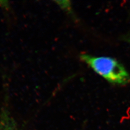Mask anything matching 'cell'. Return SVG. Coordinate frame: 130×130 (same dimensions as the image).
I'll return each instance as SVG.
<instances>
[{"mask_svg":"<svg viewBox=\"0 0 130 130\" xmlns=\"http://www.w3.org/2000/svg\"><path fill=\"white\" fill-rule=\"evenodd\" d=\"M80 58L95 72L112 84L124 85L130 82L127 70L115 59L107 56H95L83 54Z\"/></svg>","mask_w":130,"mask_h":130,"instance_id":"1","label":"cell"},{"mask_svg":"<svg viewBox=\"0 0 130 130\" xmlns=\"http://www.w3.org/2000/svg\"><path fill=\"white\" fill-rule=\"evenodd\" d=\"M0 130H17L13 121L5 113L0 116Z\"/></svg>","mask_w":130,"mask_h":130,"instance_id":"2","label":"cell"},{"mask_svg":"<svg viewBox=\"0 0 130 130\" xmlns=\"http://www.w3.org/2000/svg\"><path fill=\"white\" fill-rule=\"evenodd\" d=\"M128 42H129L130 43V38H128Z\"/></svg>","mask_w":130,"mask_h":130,"instance_id":"3","label":"cell"}]
</instances>
